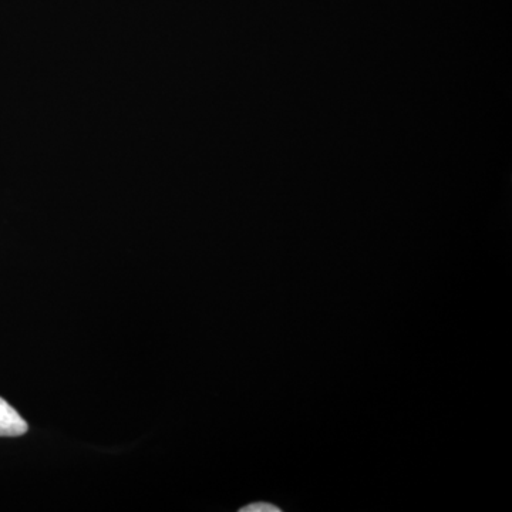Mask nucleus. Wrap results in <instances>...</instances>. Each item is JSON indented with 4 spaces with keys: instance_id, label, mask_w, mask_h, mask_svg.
<instances>
[{
    "instance_id": "obj_1",
    "label": "nucleus",
    "mask_w": 512,
    "mask_h": 512,
    "mask_svg": "<svg viewBox=\"0 0 512 512\" xmlns=\"http://www.w3.org/2000/svg\"><path fill=\"white\" fill-rule=\"evenodd\" d=\"M28 430V423L23 417L0 397V437H19Z\"/></svg>"
},
{
    "instance_id": "obj_2",
    "label": "nucleus",
    "mask_w": 512,
    "mask_h": 512,
    "mask_svg": "<svg viewBox=\"0 0 512 512\" xmlns=\"http://www.w3.org/2000/svg\"><path fill=\"white\" fill-rule=\"evenodd\" d=\"M281 511L275 505L268 503H255L248 505V507L241 508V512H278Z\"/></svg>"
}]
</instances>
